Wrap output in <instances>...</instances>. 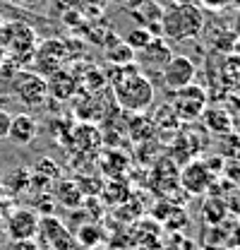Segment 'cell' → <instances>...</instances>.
Segmentation results:
<instances>
[{
  "instance_id": "obj_1",
  "label": "cell",
  "mask_w": 240,
  "mask_h": 250,
  "mask_svg": "<svg viewBox=\"0 0 240 250\" xmlns=\"http://www.w3.org/2000/svg\"><path fill=\"white\" fill-rule=\"evenodd\" d=\"M111 89L118 106L130 113H142L154 104V84L135 62L113 70Z\"/></svg>"
},
{
  "instance_id": "obj_2",
  "label": "cell",
  "mask_w": 240,
  "mask_h": 250,
  "mask_svg": "<svg viewBox=\"0 0 240 250\" xmlns=\"http://www.w3.org/2000/svg\"><path fill=\"white\" fill-rule=\"evenodd\" d=\"M204 29V15L192 2H178L161 12L159 31L171 41H192Z\"/></svg>"
},
{
  "instance_id": "obj_3",
  "label": "cell",
  "mask_w": 240,
  "mask_h": 250,
  "mask_svg": "<svg viewBox=\"0 0 240 250\" xmlns=\"http://www.w3.org/2000/svg\"><path fill=\"white\" fill-rule=\"evenodd\" d=\"M0 46H2L7 61L17 65L20 61H31V56L39 46V36L24 22H2L0 24Z\"/></svg>"
},
{
  "instance_id": "obj_4",
  "label": "cell",
  "mask_w": 240,
  "mask_h": 250,
  "mask_svg": "<svg viewBox=\"0 0 240 250\" xmlns=\"http://www.w3.org/2000/svg\"><path fill=\"white\" fill-rule=\"evenodd\" d=\"M10 94L20 104H24L27 108L43 106L46 96H48V92H46V77H41L34 70H17L10 77Z\"/></svg>"
},
{
  "instance_id": "obj_5",
  "label": "cell",
  "mask_w": 240,
  "mask_h": 250,
  "mask_svg": "<svg viewBox=\"0 0 240 250\" xmlns=\"http://www.w3.org/2000/svg\"><path fill=\"white\" fill-rule=\"evenodd\" d=\"M171 94H173V99H171L173 116H178L182 121H195L207 111V92L202 87L187 84V87Z\"/></svg>"
},
{
  "instance_id": "obj_6",
  "label": "cell",
  "mask_w": 240,
  "mask_h": 250,
  "mask_svg": "<svg viewBox=\"0 0 240 250\" xmlns=\"http://www.w3.org/2000/svg\"><path fill=\"white\" fill-rule=\"evenodd\" d=\"M31 58H34V72H39L41 77H48V75L62 70L70 53H67V46L60 43L58 39H48V41L36 46Z\"/></svg>"
},
{
  "instance_id": "obj_7",
  "label": "cell",
  "mask_w": 240,
  "mask_h": 250,
  "mask_svg": "<svg viewBox=\"0 0 240 250\" xmlns=\"http://www.w3.org/2000/svg\"><path fill=\"white\" fill-rule=\"evenodd\" d=\"M173 58V51H171V46H168V41L166 39H151L149 43L142 48V51H137L135 53V65L149 77V75H161V70L168 65V61Z\"/></svg>"
},
{
  "instance_id": "obj_8",
  "label": "cell",
  "mask_w": 240,
  "mask_h": 250,
  "mask_svg": "<svg viewBox=\"0 0 240 250\" xmlns=\"http://www.w3.org/2000/svg\"><path fill=\"white\" fill-rule=\"evenodd\" d=\"M195 75H197V65L192 62V58H187L182 53H173L168 65L161 70V80H163V87L168 92H178L182 87L192 84Z\"/></svg>"
},
{
  "instance_id": "obj_9",
  "label": "cell",
  "mask_w": 240,
  "mask_h": 250,
  "mask_svg": "<svg viewBox=\"0 0 240 250\" xmlns=\"http://www.w3.org/2000/svg\"><path fill=\"white\" fill-rule=\"evenodd\" d=\"M39 214L34 209L20 207L5 217V233L10 241H34L39 236Z\"/></svg>"
},
{
  "instance_id": "obj_10",
  "label": "cell",
  "mask_w": 240,
  "mask_h": 250,
  "mask_svg": "<svg viewBox=\"0 0 240 250\" xmlns=\"http://www.w3.org/2000/svg\"><path fill=\"white\" fill-rule=\"evenodd\" d=\"M180 186L190 195H202L211 188V171L204 161H190L180 173Z\"/></svg>"
},
{
  "instance_id": "obj_11",
  "label": "cell",
  "mask_w": 240,
  "mask_h": 250,
  "mask_svg": "<svg viewBox=\"0 0 240 250\" xmlns=\"http://www.w3.org/2000/svg\"><path fill=\"white\" fill-rule=\"evenodd\" d=\"M36 137H39V121H36L31 113L22 111V113L12 116L7 140H12V142L20 145V147H27V145H31Z\"/></svg>"
},
{
  "instance_id": "obj_12",
  "label": "cell",
  "mask_w": 240,
  "mask_h": 250,
  "mask_svg": "<svg viewBox=\"0 0 240 250\" xmlns=\"http://www.w3.org/2000/svg\"><path fill=\"white\" fill-rule=\"evenodd\" d=\"M39 233L53 250H70L72 248V236L65 231V226L56 217H41L39 219Z\"/></svg>"
},
{
  "instance_id": "obj_13",
  "label": "cell",
  "mask_w": 240,
  "mask_h": 250,
  "mask_svg": "<svg viewBox=\"0 0 240 250\" xmlns=\"http://www.w3.org/2000/svg\"><path fill=\"white\" fill-rule=\"evenodd\" d=\"M46 92L56 101H67V99H72L77 94V77L62 67V70L46 77Z\"/></svg>"
},
{
  "instance_id": "obj_14",
  "label": "cell",
  "mask_w": 240,
  "mask_h": 250,
  "mask_svg": "<svg viewBox=\"0 0 240 250\" xmlns=\"http://www.w3.org/2000/svg\"><path fill=\"white\" fill-rule=\"evenodd\" d=\"M106 61L111 62V65H116V67L132 65V62H135V51H132L122 39H116V36H113V41L106 46Z\"/></svg>"
},
{
  "instance_id": "obj_15",
  "label": "cell",
  "mask_w": 240,
  "mask_h": 250,
  "mask_svg": "<svg viewBox=\"0 0 240 250\" xmlns=\"http://www.w3.org/2000/svg\"><path fill=\"white\" fill-rule=\"evenodd\" d=\"M151 39H154V34H151V29H147V27H140V29H132L122 41L137 53V51H142L147 43H149Z\"/></svg>"
},
{
  "instance_id": "obj_16",
  "label": "cell",
  "mask_w": 240,
  "mask_h": 250,
  "mask_svg": "<svg viewBox=\"0 0 240 250\" xmlns=\"http://www.w3.org/2000/svg\"><path fill=\"white\" fill-rule=\"evenodd\" d=\"M0 250H41V246L36 241H10L5 248Z\"/></svg>"
},
{
  "instance_id": "obj_17",
  "label": "cell",
  "mask_w": 240,
  "mask_h": 250,
  "mask_svg": "<svg viewBox=\"0 0 240 250\" xmlns=\"http://www.w3.org/2000/svg\"><path fill=\"white\" fill-rule=\"evenodd\" d=\"M10 121H12V113H7L5 108H0V142H5V140H7Z\"/></svg>"
},
{
  "instance_id": "obj_18",
  "label": "cell",
  "mask_w": 240,
  "mask_h": 250,
  "mask_svg": "<svg viewBox=\"0 0 240 250\" xmlns=\"http://www.w3.org/2000/svg\"><path fill=\"white\" fill-rule=\"evenodd\" d=\"M5 58H7V56H5V51H2V46H0V65L5 62Z\"/></svg>"
},
{
  "instance_id": "obj_19",
  "label": "cell",
  "mask_w": 240,
  "mask_h": 250,
  "mask_svg": "<svg viewBox=\"0 0 240 250\" xmlns=\"http://www.w3.org/2000/svg\"><path fill=\"white\" fill-rule=\"evenodd\" d=\"M0 200H5V186L0 183Z\"/></svg>"
},
{
  "instance_id": "obj_20",
  "label": "cell",
  "mask_w": 240,
  "mask_h": 250,
  "mask_svg": "<svg viewBox=\"0 0 240 250\" xmlns=\"http://www.w3.org/2000/svg\"><path fill=\"white\" fill-rule=\"evenodd\" d=\"M2 22H5V20H2V15H0V24H2Z\"/></svg>"
}]
</instances>
